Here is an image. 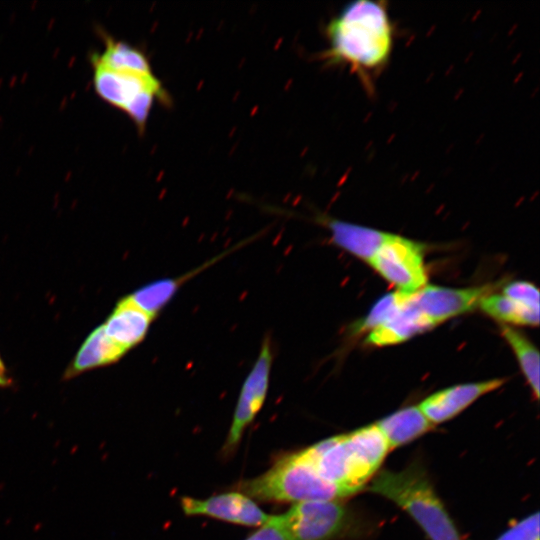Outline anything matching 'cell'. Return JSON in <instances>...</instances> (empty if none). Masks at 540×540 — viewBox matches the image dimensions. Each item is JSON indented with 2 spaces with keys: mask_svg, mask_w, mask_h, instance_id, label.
<instances>
[{
  "mask_svg": "<svg viewBox=\"0 0 540 540\" xmlns=\"http://www.w3.org/2000/svg\"><path fill=\"white\" fill-rule=\"evenodd\" d=\"M181 507L187 515H202L226 522L258 527L269 521L267 515L249 496L229 492L206 499L183 497Z\"/></svg>",
  "mask_w": 540,
  "mask_h": 540,
  "instance_id": "30bf717a",
  "label": "cell"
},
{
  "mask_svg": "<svg viewBox=\"0 0 540 540\" xmlns=\"http://www.w3.org/2000/svg\"><path fill=\"white\" fill-rule=\"evenodd\" d=\"M389 450L379 428L370 424L324 439L301 452L322 478L351 496L375 476Z\"/></svg>",
  "mask_w": 540,
  "mask_h": 540,
  "instance_id": "7a4b0ae2",
  "label": "cell"
},
{
  "mask_svg": "<svg viewBox=\"0 0 540 540\" xmlns=\"http://www.w3.org/2000/svg\"><path fill=\"white\" fill-rule=\"evenodd\" d=\"M435 326L409 301L388 320L370 331L367 342L375 346L399 344Z\"/></svg>",
  "mask_w": 540,
  "mask_h": 540,
  "instance_id": "9a60e30c",
  "label": "cell"
},
{
  "mask_svg": "<svg viewBox=\"0 0 540 540\" xmlns=\"http://www.w3.org/2000/svg\"><path fill=\"white\" fill-rule=\"evenodd\" d=\"M481 309L491 317L518 325L539 324V311L530 309L503 294H487L480 302Z\"/></svg>",
  "mask_w": 540,
  "mask_h": 540,
  "instance_id": "d6986e66",
  "label": "cell"
},
{
  "mask_svg": "<svg viewBox=\"0 0 540 540\" xmlns=\"http://www.w3.org/2000/svg\"><path fill=\"white\" fill-rule=\"evenodd\" d=\"M493 290L492 285L455 289L426 285L409 294L410 303L434 325L474 309Z\"/></svg>",
  "mask_w": 540,
  "mask_h": 540,
  "instance_id": "9c48e42d",
  "label": "cell"
},
{
  "mask_svg": "<svg viewBox=\"0 0 540 540\" xmlns=\"http://www.w3.org/2000/svg\"><path fill=\"white\" fill-rule=\"evenodd\" d=\"M368 490L387 498L407 512L430 540H462L420 464H411L399 471L377 472Z\"/></svg>",
  "mask_w": 540,
  "mask_h": 540,
  "instance_id": "3957f363",
  "label": "cell"
},
{
  "mask_svg": "<svg viewBox=\"0 0 540 540\" xmlns=\"http://www.w3.org/2000/svg\"><path fill=\"white\" fill-rule=\"evenodd\" d=\"M126 352L106 334L101 324L86 337L63 378L71 379L89 370L116 363Z\"/></svg>",
  "mask_w": 540,
  "mask_h": 540,
  "instance_id": "5bb4252c",
  "label": "cell"
},
{
  "mask_svg": "<svg viewBox=\"0 0 540 540\" xmlns=\"http://www.w3.org/2000/svg\"><path fill=\"white\" fill-rule=\"evenodd\" d=\"M503 337L514 351L519 365L536 398L539 396V352L519 331L510 326L501 327Z\"/></svg>",
  "mask_w": 540,
  "mask_h": 540,
  "instance_id": "ffe728a7",
  "label": "cell"
},
{
  "mask_svg": "<svg viewBox=\"0 0 540 540\" xmlns=\"http://www.w3.org/2000/svg\"><path fill=\"white\" fill-rule=\"evenodd\" d=\"M504 382L505 379H492L452 386L430 395L418 407L431 424H440L454 418L479 397L498 389Z\"/></svg>",
  "mask_w": 540,
  "mask_h": 540,
  "instance_id": "8fae6325",
  "label": "cell"
},
{
  "mask_svg": "<svg viewBox=\"0 0 540 540\" xmlns=\"http://www.w3.org/2000/svg\"><path fill=\"white\" fill-rule=\"evenodd\" d=\"M496 540H539V513L518 521Z\"/></svg>",
  "mask_w": 540,
  "mask_h": 540,
  "instance_id": "603a6c76",
  "label": "cell"
},
{
  "mask_svg": "<svg viewBox=\"0 0 540 540\" xmlns=\"http://www.w3.org/2000/svg\"><path fill=\"white\" fill-rule=\"evenodd\" d=\"M12 383V379L9 376L6 366L0 356V388H5L10 386Z\"/></svg>",
  "mask_w": 540,
  "mask_h": 540,
  "instance_id": "d4e9b609",
  "label": "cell"
},
{
  "mask_svg": "<svg viewBox=\"0 0 540 540\" xmlns=\"http://www.w3.org/2000/svg\"><path fill=\"white\" fill-rule=\"evenodd\" d=\"M272 363L273 351L270 337H265L252 369L240 390L225 450L230 451L237 446L244 430L263 406L269 388Z\"/></svg>",
  "mask_w": 540,
  "mask_h": 540,
  "instance_id": "ba28073f",
  "label": "cell"
},
{
  "mask_svg": "<svg viewBox=\"0 0 540 540\" xmlns=\"http://www.w3.org/2000/svg\"><path fill=\"white\" fill-rule=\"evenodd\" d=\"M278 519L287 540H333L352 524L350 511L338 501L295 503Z\"/></svg>",
  "mask_w": 540,
  "mask_h": 540,
  "instance_id": "8992f818",
  "label": "cell"
},
{
  "mask_svg": "<svg viewBox=\"0 0 540 540\" xmlns=\"http://www.w3.org/2000/svg\"><path fill=\"white\" fill-rule=\"evenodd\" d=\"M369 263L404 294H413L427 285L423 247L410 239L390 233Z\"/></svg>",
  "mask_w": 540,
  "mask_h": 540,
  "instance_id": "52a82bcc",
  "label": "cell"
},
{
  "mask_svg": "<svg viewBox=\"0 0 540 540\" xmlns=\"http://www.w3.org/2000/svg\"><path fill=\"white\" fill-rule=\"evenodd\" d=\"M229 252H231V250L214 257L210 261L181 276L150 282L126 296L138 308L148 314L152 319H155L185 282L193 278L199 272L210 267L213 263L220 260L223 255H226Z\"/></svg>",
  "mask_w": 540,
  "mask_h": 540,
  "instance_id": "2e32d148",
  "label": "cell"
},
{
  "mask_svg": "<svg viewBox=\"0 0 540 540\" xmlns=\"http://www.w3.org/2000/svg\"><path fill=\"white\" fill-rule=\"evenodd\" d=\"M243 494L262 501H337L349 496L322 478L301 451L282 458L262 475L240 485Z\"/></svg>",
  "mask_w": 540,
  "mask_h": 540,
  "instance_id": "277c9868",
  "label": "cell"
},
{
  "mask_svg": "<svg viewBox=\"0 0 540 540\" xmlns=\"http://www.w3.org/2000/svg\"><path fill=\"white\" fill-rule=\"evenodd\" d=\"M503 295L530 309L539 311V291L529 282H511L503 288Z\"/></svg>",
  "mask_w": 540,
  "mask_h": 540,
  "instance_id": "7402d4cb",
  "label": "cell"
},
{
  "mask_svg": "<svg viewBox=\"0 0 540 540\" xmlns=\"http://www.w3.org/2000/svg\"><path fill=\"white\" fill-rule=\"evenodd\" d=\"M325 35L324 59L348 66L366 82L387 66L394 47V26L382 1L347 4L327 23Z\"/></svg>",
  "mask_w": 540,
  "mask_h": 540,
  "instance_id": "6da1fadb",
  "label": "cell"
},
{
  "mask_svg": "<svg viewBox=\"0 0 540 540\" xmlns=\"http://www.w3.org/2000/svg\"><path fill=\"white\" fill-rule=\"evenodd\" d=\"M153 320L125 296L102 325L115 343L129 351L144 340Z\"/></svg>",
  "mask_w": 540,
  "mask_h": 540,
  "instance_id": "4fadbf2b",
  "label": "cell"
},
{
  "mask_svg": "<svg viewBox=\"0 0 540 540\" xmlns=\"http://www.w3.org/2000/svg\"><path fill=\"white\" fill-rule=\"evenodd\" d=\"M396 291L379 299L366 317L355 325L354 332L372 331L391 316H393L405 303L407 296Z\"/></svg>",
  "mask_w": 540,
  "mask_h": 540,
  "instance_id": "44dd1931",
  "label": "cell"
},
{
  "mask_svg": "<svg viewBox=\"0 0 540 540\" xmlns=\"http://www.w3.org/2000/svg\"><path fill=\"white\" fill-rule=\"evenodd\" d=\"M91 66L93 87L97 95L124 112L139 133L145 130L154 103L170 102V96L155 74L111 70L96 63H91Z\"/></svg>",
  "mask_w": 540,
  "mask_h": 540,
  "instance_id": "5b68a950",
  "label": "cell"
},
{
  "mask_svg": "<svg viewBox=\"0 0 540 540\" xmlns=\"http://www.w3.org/2000/svg\"><path fill=\"white\" fill-rule=\"evenodd\" d=\"M389 449L405 445L433 428L419 407L397 410L376 423Z\"/></svg>",
  "mask_w": 540,
  "mask_h": 540,
  "instance_id": "e0dca14e",
  "label": "cell"
},
{
  "mask_svg": "<svg viewBox=\"0 0 540 540\" xmlns=\"http://www.w3.org/2000/svg\"><path fill=\"white\" fill-rule=\"evenodd\" d=\"M316 220L327 227L331 234V240L335 245L367 262L370 261L390 234L324 215H319Z\"/></svg>",
  "mask_w": 540,
  "mask_h": 540,
  "instance_id": "7c38bea8",
  "label": "cell"
},
{
  "mask_svg": "<svg viewBox=\"0 0 540 540\" xmlns=\"http://www.w3.org/2000/svg\"><path fill=\"white\" fill-rule=\"evenodd\" d=\"M104 47L90 56V62L105 68L127 71L143 75H153L150 61L146 54L137 47L124 41L104 35Z\"/></svg>",
  "mask_w": 540,
  "mask_h": 540,
  "instance_id": "ac0fdd59",
  "label": "cell"
},
{
  "mask_svg": "<svg viewBox=\"0 0 540 540\" xmlns=\"http://www.w3.org/2000/svg\"><path fill=\"white\" fill-rule=\"evenodd\" d=\"M246 540H287L280 525L278 515L271 516L269 521L251 534Z\"/></svg>",
  "mask_w": 540,
  "mask_h": 540,
  "instance_id": "cb8c5ba5",
  "label": "cell"
}]
</instances>
